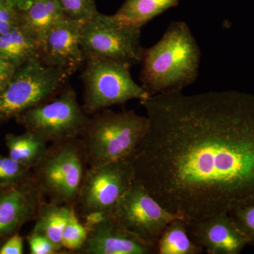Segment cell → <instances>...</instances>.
Segmentation results:
<instances>
[{
	"label": "cell",
	"instance_id": "cell-1",
	"mask_svg": "<svg viewBox=\"0 0 254 254\" xmlns=\"http://www.w3.org/2000/svg\"><path fill=\"white\" fill-rule=\"evenodd\" d=\"M148 131L133 182L187 222L254 204V95H155L140 102Z\"/></svg>",
	"mask_w": 254,
	"mask_h": 254
},
{
	"label": "cell",
	"instance_id": "cell-2",
	"mask_svg": "<svg viewBox=\"0 0 254 254\" xmlns=\"http://www.w3.org/2000/svg\"><path fill=\"white\" fill-rule=\"evenodd\" d=\"M200 59L201 52L189 25L172 21L162 38L145 49L141 86L150 96L182 92L196 81Z\"/></svg>",
	"mask_w": 254,
	"mask_h": 254
},
{
	"label": "cell",
	"instance_id": "cell-3",
	"mask_svg": "<svg viewBox=\"0 0 254 254\" xmlns=\"http://www.w3.org/2000/svg\"><path fill=\"white\" fill-rule=\"evenodd\" d=\"M147 116L134 110H101L89 118L80 135L88 167L131 160L148 131Z\"/></svg>",
	"mask_w": 254,
	"mask_h": 254
},
{
	"label": "cell",
	"instance_id": "cell-4",
	"mask_svg": "<svg viewBox=\"0 0 254 254\" xmlns=\"http://www.w3.org/2000/svg\"><path fill=\"white\" fill-rule=\"evenodd\" d=\"M88 168L83 143L77 137L48 145L32 168V176L47 200L75 206Z\"/></svg>",
	"mask_w": 254,
	"mask_h": 254
},
{
	"label": "cell",
	"instance_id": "cell-5",
	"mask_svg": "<svg viewBox=\"0 0 254 254\" xmlns=\"http://www.w3.org/2000/svg\"><path fill=\"white\" fill-rule=\"evenodd\" d=\"M131 67L127 64L106 58H86L81 77L84 86L82 107L87 115H94L131 100L141 102L149 98L141 85L132 78Z\"/></svg>",
	"mask_w": 254,
	"mask_h": 254
},
{
	"label": "cell",
	"instance_id": "cell-6",
	"mask_svg": "<svg viewBox=\"0 0 254 254\" xmlns=\"http://www.w3.org/2000/svg\"><path fill=\"white\" fill-rule=\"evenodd\" d=\"M69 77L59 68L46 64L40 58L16 68L8 84L0 91V125L53 98Z\"/></svg>",
	"mask_w": 254,
	"mask_h": 254
},
{
	"label": "cell",
	"instance_id": "cell-7",
	"mask_svg": "<svg viewBox=\"0 0 254 254\" xmlns=\"http://www.w3.org/2000/svg\"><path fill=\"white\" fill-rule=\"evenodd\" d=\"M133 182L131 160L88 168L74 206L85 225L88 227L112 216L118 200Z\"/></svg>",
	"mask_w": 254,
	"mask_h": 254
},
{
	"label": "cell",
	"instance_id": "cell-8",
	"mask_svg": "<svg viewBox=\"0 0 254 254\" xmlns=\"http://www.w3.org/2000/svg\"><path fill=\"white\" fill-rule=\"evenodd\" d=\"M88 119L73 88L64 87L53 98L18 114L14 120L25 131L52 143L79 137Z\"/></svg>",
	"mask_w": 254,
	"mask_h": 254
},
{
	"label": "cell",
	"instance_id": "cell-9",
	"mask_svg": "<svg viewBox=\"0 0 254 254\" xmlns=\"http://www.w3.org/2000/svg\"><path fill=\"white\" fill-rule=\"evenodd\" d=\"M141 29L114 15L98 13L82 26L81 44L86 60L98 57L131 66L141 64L145 49L141 45Z\"/></svg>",
	"mask_w": 254,
	"mask_h": 254
},
{
	"label": "cell",
	"instance_id": "cell-10",
	"mask_svg": "<svg viewBox=\"0 0 254 254\" xmlns=\"http://www.w3.org/2000/svg\"><path fill=\"white\" fill-rule=\"evenodd\" d=\"M113 217L122 228L154 249L156 254L157 243L165 227L180 218L134 182L118 200Z\"/></svg>",
	"mask_w": 254,
	"mask_h": 254
},
{
	"label": "cell",
	"instance_id": "cell-11",
	"mask_svg": "<svg viewBox=\"0 0 254 254\" xmlns=\"http://www.w3.org/2000/svg\"><path fill=\"white\" fill-rule=\"evenodd\" d=\"M45 200L33 176L18 183L0 186V246L19 232L25 224L35 221Z\"/></svg>",
	"mask_w": 254,
	"mask_h": 254
},
{
	"label": "cell",
	"instance_id": "cell-12",
	"mask_svg": "<svg viewBox=\"0 0 254 254\" xmlns=\"http://www.w3.org/2000/svg\"><path fill=\"white\" fill-rule=\"evenodd\" d=\"M83 23L66 18L52 28L41 41L40 59L69 76L73 75L86 62L81 44Z\"/></svg>",
	"mask_w": 254,
	"mask_h": 254
},
{
	"label": "cell",
	"instance_id": "cell-13",
	"mask_svg": "<svg viewBox=\"0 0 254 254\" xmlns=\"http://www.w3.org/2000/svg\"><path fill=\"white\" fill-rule=\"evenodd\" d=\"M187 224L190 240L209 254H239L248 245L227 213Z\"/></svg>",
	"mask_w": 254,
	"mask_h": 254
},
{
	"label": "cell",
	"instance_id": "cell-14",
	"mask_svg": "<svg viewBox=\"0 0 254 254\" xmlns=\"http://www.w3.org/2000/svg\"><path fill=\"white\" fill-rule=\"evenodd\" d=\"M88 229V238L76 254H155L154 249L124 230L112 216Z\"/></svg>",
	"mask_w": 254,
	"mask_h": 254
},
{
	"label": "cell",
	"instance_id": "cell-15",
	"mask_svg": "<svg viewBox=\"0 0 254 254\" xmlns=\"http://www.w3.org/2000/svg\"><path fill=\"white\" fill-rule=\"evenodd\" d=\"M18 25L41 41L65 17L57 0H35L26 9L19 11Z\"/></svg>",
	"mask_w": 254,
	"mask_h": 254
},
{
	"label": "cell",
	"instance_id": "cell-16",
	"mask_svg": "<svg viewBox=\"0 0 254 254\" xmlns=\"http://www.w3.org/2000/svg\"><path fill=\"white\" fill-rule=\"evenodd\" d=\"M41 44L36 38L17 25L0 34V55L16 68L34 58H40Z\"/></svg>",
	"mask_w": 254,
	"mask_h": 254
},
{
	"label": "cell",
	"instance_id": "cell-17",
	"mask_svg": "<svg viewBox=\"0 0 254 254\" xmlns=\"http://www.w3.org/2000/svg\"><path fill=\"white\" fill-rule=\"evenodd\" d=\"M73 208L72 205L56 204L45 200L40 206L31 232L46 237L68 254L63 248V234Z\"/></svg>",
	"mask_w": 254,
	"mask_h": 254
},
{
	"label": "cell",
	"instance_id": "cell-18",
	"mask_svg": "<svg viewBox=\"0 0 254 254\" xmlns=\"http://www.w3.org/2000/svg\"><path fill=\"white\" fill-rule=\"evenodd\" d=\"M180 1L181 0H125L114 16L124 23L142 28L153 18L177 6Z\"/></svg>",
	"mask_w": 254,
	"mask_h": 254
},
{
	"label": "cell",
	"instance_id": "cell-19",
	"mask_svg": "<svg viewBox=\"0 0 254 254\" xmlns=\"http://www.w3.org/2000/svg\"><path fill=\"white\" fill-rule=\"evenodd\" d=\"M4 142L10 158L31 170L41 160L48 146L47 142L28 131L20 135L7 133Z\"/></svg>",
	"mask_w": 254,
	"mask_h": 254
},
{
	"label": "cell",
	"instance_id": "cell-20",
	"mask_svg": "<svg viewBox=\"0 0 254 254\" xmlns=\"http://www.w3.org/2000/svg\"><path fill=\"white\" fill-rule=\"evenodd\" d=\"M187 227V222L183 218H177L170 222L157 243V254H203L204 250L190 240Z\"/></svg>",
	"mask_w": 254,
	"mask_h": 254
},
{
	"label": "cell",
	"instance_id": "cell-21",
	"mask_svg": "<svg viewBox=\"0 0 254 254\" xmlns=\"http://www.w3.org/2000/svg\"><path fill=\"white\" fill-rule=\"evenodd\" d=\"M88 229L80 221L75 208L70 214L63 230V246L68 254H76L88 238Z\"/></svg>",
	"mask_w": 254,
	"mask_h": 254
},
{
	"label": "cell",
	"instance_id": "cell-22",
	"mask_svg": "<svg viewBox=\"0 0 254 254\" xmlns=\"http://www.w3.org/2000/svg\"><path fill=\"white\" fill-rule=\"evenodd\" d=\"M65 17L73 21L86 22L99 11L95 0H57Z\"/></svg>",
	"mask_w": 254,
	"mask_h": 254
},
{
	"label": "cell",
	"instance_id": "cell-23",
	"mask_svg": "<svg viewBox=\"0 0 254 254\" xmlns=\"http://www.w3.org/2000/svg\"><path fill=\"white\" fill-rule=\"evenodd\" d=\"M32 176V170L0 154V186L18 183Z\"/></svg>",
	"mask_w": 254,
	"mask_h": 254
},
{
	"label": "cell",
	"instance_id": "cell-24",
	"mask_svg": "<svg viewBox=\"0 0 254 254\" xmlns=\"http://www.w3.org/2000/svg\"><path fill=\"white\" fill-rule=\"evenodd\" d=\"M228 215L247 244L254 247V204L232 209Z\"/></svg>",
	"mask_w": 254,
	"mask_h": 254
},
{
	"label": "cell",
	"instance_id": "cell-25",
	"mask_svg": "<svg viewBox=\"0 0 254 254\" xmlns=\"http://www.w3.org/2000/svg\"><path fill=\"white\" fill-rule=\"evenodd\" d=\"M30 254H66L43 235L30 232L26 238Z\"/></svg>",
	"mask_w": 254,
	"mask_h": 254
},
{
	"label": "cell",
	"instance_id": "cell-26",
	"mask_svg": "<svg viewBox=\"0 0 254 254\" xmlns=\"http://www.w3.org/2000/svg\"><path fill=\"white\" fill-rule=\"evenodd\" d=\"M19 11L9 0H0V34L18 24Z\"/></svg>",
	"mask_w": 254,
	"mask_h": 254
},
{
	"label": "cell",
	"instance_id": "cell-27",
	"mask_svg": "<svg viewBox=\"0 0 254 254\" xmlns=\"http://www.w3.org/2000/svg\"><path fill=\"white\" fill-rule=\"evenodd\" d=\"M24 240V237L21 236L19 232L14 234L0 246V254H23Z\"/></svg>",
	"mask_w": 254,
	"mask_h": 254
},
{
	"label": "cell",
	"instance_id": "cell-28",
	"mask_svg": "<svg viewBox=\"0 0 254 254\" xmlns=\"http://www.w3.org/2000/svg\"><path fill=\"white\" fill-rule=\"evenodd\" d=\"M16 68L14 64L0 55V91L8 84Z\"/></svg>",
	"mask_w": 254,
	"mask_h": 254
},
{
	"label": "cell",
	"instance_id": "cell-29",
	"mask_svg": "<svg viewBox=\"0 0 254 254\" xmlns=\"http://www.w3.org/2000/svg\"><path fill=\"white\" fill-rule=\"evenodd\" d=\"M15 7L19 11L26 9L35 0H9Z\"/></svg>",
	"mask_w": 254,
	"mask_h": 254
}]
</instances>
